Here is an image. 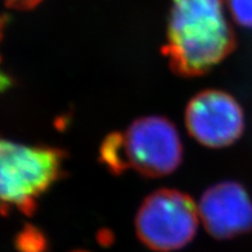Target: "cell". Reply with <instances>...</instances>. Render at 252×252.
<instances>
[{"mask_svg":"<svg viewBox=\"0 0 252 252\" xmlns=\"http://www.w3.org/2000/svg\"><path fill=\"white\" fill-rule=\"evenodd\" d=\"M224 1L172 0L165 54L178 75H202L234 50Z\"/></svg>","mask_w":252,"mask_h":252,"instance_id":"1","label":"cell"},{"mask_svg":"<svg viewBox=\"0 0 252 252\" xmlns=\"http://www.w3.org/2000/svg\"><path fill=\"white\" fill-rule=\"evenodd\" d=\"M100 159L115 174L133 169L149 178L171 174L182 160V144L168 119L149 116L134 121L124 133L103 141Z\"/></svg>","mask_w":252,"mask_h":252,"instance_id":"2","label":"cell"},{"mask_svg":"<svg viewBox=\"0 0 252 252\" xmlns=\"http://www.w3.org/2000/svg\"><path fill=\"white\" fill-rule=\"evenodd\" d=\"M0 157L2 202L31 215L37 198L61 174L64 153L58 149L2 140Z\"/></svg>","mask_w":252,"mask_h":252,"instance_id":"3","label":"cell"},{"mask_svg":"<svg viewBox=\"0 0 252 252\" xmlns=\"http://www.w3.org/2000/svg\"><path fill=\"white\" fill-rule=\"evenodd\" d=\"M198 220V207L189 195L176 189H159L140 206L135 231L151 250L175 251L194 238Z\"/></svg>","mask_w":252,"mask_h":252,"instance_id":"4","label":"cell"},{"mask_svg":"<svg viewBox=\"0 0 252 252\" xmlns=\"http://www.w3.org/2000/svg\"><path fill=\"white\" fill-rule=\"evenodd\" d=\"M186 126L195 140L210 147L229 146L244 131V113L237 100L220 90H206L190 99Z\"/></svg>","mask_w":252,"mask_h":252,"instance_id":"5","label":"cell"},{"mask_svg":"<svg viewBox=\"0 0 252 252\" xmlns=\"http://www.w3.org/2000/svg\"><path fill=\"white\" fill-rule=\"evenodd\" d=\"M197 207L204 228L215 238H234L252 231V200L238 182L223 181L212 186Z\"/></svg>","mask_w":252,"mask_h":252,"instance_id":"6","label":"cell"},{"mask_svg":"<svg viewBox=\"0 0 252 252\" xmlns=\"http://www.w3.org/2000/svg\"><path fill=\"white\" fill-rule=\"evenodd\" d=\"M18 249L20 252H45L46 242L35 229L27 228L18 236Z\"/></svg>","mask_w":252,"mask_h":252,"instance_id":"7","label":"cell"},{"mask_svg":"<svg viewBox=\"0 0 252 252\" xmlns=\"http://www.w3.org/2000/svg\"><path fill=\"white\" fill-rule=\"evenodd\" d=\"M225 2L236 23L252 28V0H225Z\"/></svg>","mask_w":252,"mask_h":252,"instance_id":"8","label":"cell"},{"mask_svg":"<svg viewBox=\"0 0 252 252\" xmlns=\"http://www.w3.org/2000/svg\"><path fill=\"white\" fill-rule=\"evenodd\" d=\"M41 0H6V4L9 7L19 8V9H28L35 7Z\"/></svg>","mask_w":252,"mask_h":252,"instance_id":"9","label":"cell"},{"mask_svg":"<svg viewBox=\"0 0 252 252\" xmlns=\"http://www.w3.org/2000/svg\"><path fill=\"white\" fill-rule=\"evenodd\" d=\"M74 252H88V251H74Z\"/></svg>","mask_w":252,"mask_h":252,"instance_id":"10","label":"cell"}]
</instances>
